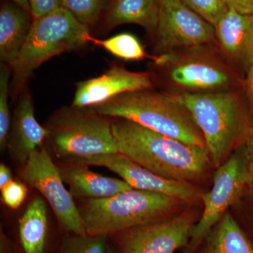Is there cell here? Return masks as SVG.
Returning a JSON list of instances; mask_svg holds the SVG:
<instances>
[{
  "mask_svg": "<svg viewBox=\"0 0 253 253\" xmlns=\"http://www.w3.org/2000/svg\"><path fill=\"white\" fill-rule=\"evenodd\" d=\"M111 128L120 154L166 179L195 182L212 166L206 148L186 144L121 118L113 120Z\"/></svg>",
  "mask_w": 253,
  "mask_h": 253,
  "instance_id": "1",
  "label": "cell"
},
{
  "mask_svg": "<svg viewBox=\"0 0 253 253\" xmlns=\"http://www.w3.org/2000/svg\"><path fill=\"white\" fill-rule=\"evenodd\" d=\"M78 199V211L89 235L110 236L169 219L193 206L167 195L134 189L106 199Z\"/></svg>",
  "mask_w": 253,
  "mask_h": 253,
  "instance_id": "2",
  "label": "cell"
},
{
  "mask_svg": "<svg viewBox=\"0 0 253 253\" xmlns=\"http://www.w3.org/2000/svg\"><path fill=\"white\" fill-rule=\"evenodd\" d=\"M91 109L106 117L126 120L186 144L206 148L202 133L175 94L151 89L131 91Z\"/></svg>",
  "mask_w": 253,
  "mask_h": 253,
  "instance_id": "3",
  "label": "cell"
},
{
  "mask_svg": "<svg viewBox=\"0 0 253 253\" xmlns=\"http://www.w3.org/2000/svg\"><path fill=\"white\" fill-rule=\"evenodd\" d=\"M175 95L202 133L212 166L217 169L229 158L247 132V120L239 90Z\"/></svg>",
  "mask_w": 253,
  "mask_h": 253,
  "instance_id": "4",
  "label": "cell"
},
{
  "mask_svg": "<svg viewBox=\"0 0 253 253\" xmlns=\"http://www.w3.org/2000/svg\"><path fill=\"white\" fill-rule=\"evenodd\" d=\"M89 29L63 7L33 20L29 34L12 68L13 97L22 92L33 72L48 60L93 42Z\"/></svg>",
  "mask_w": 253,
  "mask_h": 253,
  "instance_id": "5",
  "label": "cell"
},
{
  "mask_svg": "<svg viewBox=\"0 0 253 253\" xmlns=\"http://www.w3.org/2000/svg\"><path fill=\"white\" fill-rule=\"evenodd\" d=\"M168 81L181 92L236 89L241 84L237 71L223 57L217 45L201 46L155 56Z\"/></svg>",
  "mask_w": 253,
  "mask_h": 253,
  "instance_id": "6",
  "label": "cell"
},
{
  "mask_svg": "<svg viewBox=\"0 0 253 253\" xmlns=\"http://www.w3.org/2000/svg\"><path fill=\"white\" fill-rule=\"evenodd\" d=\"M113 120L91 108H63L50 118L46 127L59 157L86 159L119 153L113 135Z\"/></svg>",
  "mask_w": 253,
  "mask_h": 253,
  "instance_id": "7",
  "label": "cell"
},
{
  "mask_svg": "<svg viewBox=\"0 0 253 253\" xmlns=\"http://www.w3.org/2000/svg\"><path fill=\"white\" fill-rule=\"evenodd\" d=\"M251 180L250 165L239 151L217 168L213 176L212 189L203 194L204 211L191 231L186 253H194L205 237L227 210L239 201L246 184Z\"/></svg>",
  "mask_w": 253,
  "mask_h": 253,
  "instance_id": "8",
  "label": "cell"
},
{
  "mask_svg": "<svg viewBox=\"0 0 253 253\" xmlns=\"http://www.w3.org/2000/svg\"><path fill=\"white\" fill-rule=\"evenodd\" d=\"M199 219L198 211L190 206L169 219L130 228L109 237L119 253H174L187 247Z\"/></svg>",
  "mask_w": 253,
  "mask_h": 253,
  "instance_id": "9",
  "label": "cell"
},
{
  "mask_svg": "<svg viewBox=\"0 0 253 253\" xmlns=\"http://www.w3.org/2000/svg\"><path fill=\"white\" fill-rule=\"evenodd\" d=\"M20 176L39 191L52 208L66 233L85 235L83 219L72 195L65 187L59 168L44 147L41 146L21 166Z\"/></svg>",
  "mask_w": 253,
  "mask_h": 253,
  "instance_id": "10",
  "label": "cell"
},
{
  "mask_svg": "<svg viewBox=\"0 0 253 253\" xmlns=\"http://www.w3.org/2000/svg\"><path fill=\"white\" fill-rule=\"evenodd\" d=\"M156 46L161 54L196 46L217 45L214 26L180 0H160Z\"/></svg>",
  "mask_w": 253,
  "mask_h": 253,
  "instance_id": "11",
  "label": "cell"
},
{
  "mask_svg": "<svg viewBox=\"0 0 253 253\" xmlns=\"http://www.w3.org/2000/svg\"><path fill=\"white\" fill-rule=\"evenodd\" d=\"M80 160L88 166L107 168L134 189L167 195L190 206H195L202 198V193L192 183L162 177L120 153Z\"/></svg>",
  "mask_w": 253,
  "mask_h": 253,
  "instance_id": "12",
  "label": "cell"
},
{
  "mask_svg": "<svg viewBox=\"0 0 253 253\" xmlns=\"http://www.w3.org/2000/svg\"><path fill=\"white\" fill-rule=\"evenodd\" d=\"M153 86L151 73L134 72L115 65L101 76L78 83L72 106L94 107L118 95L151 89Z\"/></svg>",
  "mask_w": 253,
  "mask_h": 253,
  "instance_id": "13",
  "label": "cell"
},
{
  "mask_svg": "<svg viewBox=\"0 0 253 253\" xmlns=\"http://www.w3.org/2000/svg\"><path fill=\"white\" fill-rule=\"evenodd\" d=\"M218 49L236 71L246 70L253 59V15L229 9L214 26Z\"/></svg>",
  "mask_w": 253,
  "mask_h": 253,
  "instance_id": "14",
  "label": "cell"
},
{
  "mask_svg": "<svg viewBox=\"0 0 253 253\" xmlns=\"http://www.w3.org/2000/svg\"><path fill=\"white\" fill-rule=\"evenodd\" d=\"M63 182L76 199H106L133 189L123 179L109 177L92 172L80 159H71L57 165Z\"/></svg>",
  "mask_w": 253,
  "mask_h": 253,
  "instance_id": "15",
  "label": "cell"
},
{
  "mask_svg": "<svg viewBox=\"0 0 253 253\" xmlns=\"http://www.w3.org/2000/svg\"><path fill=\"white\" fill-rule=\"evenodd\" d=\"M50 131L37 121L31 95L24 91L15 109L7 146L21 166L49 137Z\"/></svg>",
  "mask_w": 253,
  "mask_h": 253,
  "instance_id": "16",
  "label": "cell"
},
{
  "mask_svg": "<svg viewBox=\"0 0 253 253\" xmlns=\"http://www.w3.org/2000/svg\"><path fill=\"white\" fill-rule=\"evenodd\" d=\"M33 23L31 13L14 3L0 9V60L11 68L17 61Z\"/></svg>",
  "mask_w": 253,
  "mask_h": 253,
  "instance_id": "17",
  "label": "cell"
},
{
  "mask_svg": "<svg viewBox=\"0 0 253 253\" xmlns=\"http://www.w3.org/2000/svg\"><path fill=\"white\" fill-rule=\"evenodd\" d=\"M160 0H109L105 9L104 24L107 29L120 25H139L154 33L157 26Z\"/></svg>",
  "mask_w": 253,
  "mask_h": 253,
  "instance_id": "18",
  "label": "cell"
},
{
  "mask_svg": "<svg viewBox=\"0 0 253 253\" xmlns=\"http://www.w3.org/2000/svg\"><path fill=\"white\" fill-rule=\"evenodd\" d=\"M49 225L46 205L37 196L28 205L18 225L16 253H47Z\"/></svg>",
  "mask_w": 253,
  "mask_h": 253,
  "instance_id": "19",
  "label": "cell"
},
{
  "mask_svg": "<svg viewBox=\"0 0 253 253\" xmlns=\"http://www.w3.org/2000/svg\"><path fill=\"white\" fill-rule=\"evenodd\" d=\"M201 253H253V246L230 213L208 232Z\"/></svg>",
  "mask_w": 253,
  "mask_h": 253,
  "instance_id": "20",
  "label": "cell"
},
{
  "mask_svg": "<svg viewBox=\"0 0 253 253\" xmlns=\"http://www.w3.org/2000/svg\"><path fill=\"white\" fill-rule=\"evenodd\" d=\"M93 42L102 46L116 57L126 61H139L146 58L154 59L155 57L146 54L140 41L131 33H121L102 41L94 39Z\"/></svg>",
  "mask_w": 253,
  "mask_h": 253,
  "instance_id": "21",
  "label": "cell"
},
{
  "mask_svg": "<svg viewBox=\"0 0 253 253\" xmlns=\"http://www.w3.org/2000/svg\"><path fill=\"white\" fill-rule=\"evenodd\" d=\"M109 238L106 235L66 233L63 236L60 253H106Z\"/></svg>",
  "mask_w": 253,
  "mask_h": 253,
  "instance_id": "22",
  "label": "cell"
},
{
  "mask_svg": "<svg viewBox=\"0 0 253 253\" xmlns=\"http://www.w3.org/2000/svg\"><path fill=\"white\" fill-rule=\"evenodd\" d=\"M109 0H61V7L69 11L78 21L89 28L99 21Z\"/></svg>",
  "mask_w": 253,
  "mask_h": 253,
  "instance_id": "23",
  "label": "cell"
},
{
  "mask_svg": "<svg viewBox=\"0 0 253 253\" xmlns=\"http://www.w3.org/2000/svg\"><path fill=\"white\" fill-rule=\"evenodd\" d=\"M12 68L4 63L0 64V147L4 151L7 146L10 128L9 109V81Z\"/></svg>",
  "mask_w": 253,
  "mask_h": 253,
  "instance_id": "24",
  "label": "cell"
},
{
  "mask_svg": "<svg viewBox=\"0 0 253 253\" xmlns=\"http://www.w3.org/2000/svg\"><path fill=\"white\" fill-rule=\"evenodd\" d=\"M189 9L214 26L229 10L226 0H180Z\"/></svg>",
  "mask_w": 253,
  "mask_h": 253,
  "instance_id": "25",
  "label": "cell"
},
{
  "mask_svg": "<svg viewBox=\"0 0 253 253\" xmlns=\"http://www.w3.org/2000/svg\"><path fill=\"white\" fill-rule=\"evenodd\" d=\"M1 199L7 207L18 209L27 197L28 188L19 181L11 180L1 189Z\"/></svg>",
  "mask_w": 253,
  "mask_h": 253,
  "instance_id": "26",
  "label": "cell"
},
{
  "mask_svg": "<svg viewBox=\"0 0 253 253\" xmlns=\"http://www.w3.org/2000/svg\"><path fill=\"white\" fill-rule=\"evenodd\" d=\"M33 20L52 12L61 7V0H28Z\"/></svg>",
  "mask_w": 253,
  "mask_h": 253,
  "instance_id": "27",
  "label": "cell"
},
{
  "mask_svg": "<svg viewBox=\"0 0 253 253\" xmlns=\"http://www.w3.org/2000/svg\"><path fill=\"white\" fill-rule=\"evenodd\" d=\"M229 9L240 14L253 15V0H226Z\"/></svg>",
  "mask_w": 253,
  "mask_h": 253,
  "instance_id": "28",
  "label": "cell"
},
{
  "mask_svg": "<svg viewBox=\"0 0 253 253\" xmlns=\"http://www.w3.org/2000/svg\"><path fill=\"white\" fill-rule=\"evenodd\" d=\"M247 76L245 81L244 85L246 89V95L250 106L253 112V59L249 68H248Z\"/></svg>",
  "mask_w": 253,
  "mask_h": 253,
  "instance_id": "29",
  "label": "cell"
},
{
  "mask_svg": "<svg viewBox=\"0 0 253 253\" xmlns=\"http://www.w3.org/2000/svg\"><path fill=\"white\" fill-rule=\"evenodd\" d=\"M0 253H16L14 243L1 229L0 236Z\"/></svg>",
  "mask_w": 253,
  "mask_h": 253,
  "instance_id": "30",
  "label": "cell"
},
{
  "mask_svg": "<svg viewBox=\"0 0 253 253\" xmlns=\"http://www.w3.org/2000/svg\"><path fill=\"white\" fill-rule=\"evenodd\" d=\"M13 180L9 168L3 163L0 165V189H2L8 183Z\"/></svg>",
  "mask_w": 253,
  "mask_h": 253,
  "instance_id": "31",
  "label": "cell"
},
{
  "mask_svg": "<svg viewBox=\"0 0 253 253\" xmlns=\"http://www.w3.org/2000/svg\"><path fill=\"white\" fill-rule=\"evenodd\" d=\"M11 1L14 4H17L20 7L22 8V9L26 10V11H28V12L31 14V6H30L28 0H11Z\"/></svg>",
  "mask_w": 253,
  "mask_h": 253,
  "instance_id": "32",
  "label": "cell"
},
{
  "mask_svg": "<svg viewBox=\"0 0 253 253\" xmlns=\"http://www.w3.org/2000/svg\"><path fill=\"white\" fill-rule=\"evenodd\" d=\"M106 253H119L118 249L116 247L111 246L110 244H108L107 252Z\"/></svg>",
  "mask_w": 253,
  "mask_h": 253,
  "instance_id": "33",
  "label": "cell"
},
{
  "mask_svg": "<svg viewBox=\"0 0 253 253\" xmlns=\"http://www.w3.org/2000/svg\"><path fill=\"white\" fill-rule=\"evenodd\" d=\"M250 169H251V173L253 174V154L252 158H251V163H250Z\"/></svg>",
  "mask_w": 253,
  "mask_h": 253,
  "instance_id": "34",
  "label": "cell"
},
{
  "mask_svg": "<svg viewBox=\"0 0 253 253\" xmlns=\"http://www.w3.org/2000/svg\"><path fill=\"white\" fill-rule=\"evenodd\" d=\"M251 180L253 181V173H251Z\"/></svg>",
  "mask_w": 253,
  "mask_h": 253,
  "instance_id": "35",
  "label": "cell"
},
{
  "mask_svg": "<svg viewBox=\"0 0 253 253\" xmlns=\"http://www.w3.org/2000/svg\"></svg>",
  "mask_w": 253,
  "mask_h": 253,
  "instance_id": "36",
  "label": "cell"
}]
</instances>
